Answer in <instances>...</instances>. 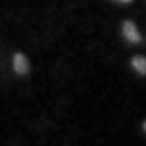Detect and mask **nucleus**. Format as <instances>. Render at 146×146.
Listing matches in <instances>:
<instances>
[{
    "instance_id": "obj_3",
    "label": "nucleus",
    "mask_w": 146,
    "mask_h": 146,
    "mask_svg": "<svg viewBox=\"0 0 146 146\" xmlns=\"http://www.w3.org/2000/svg\"><path fill=\"white\" fill-rule=\"evenodd\" d=\"M131 68L138 75L145 76L146 75V57H143V55H135V57L131 58Z\"/></svg>"
},
{
    "instance_id": "obj_2",
    "label": "nucleus",
    "mask_w": 146,
    "mask_h": 146,
    "mask_svg": "<svg viewBox=\"0 0 146 146\" xmlns=\"http://www.w3.org/2000/svg\"><path fill=\"white\" fill-rule=\"evenodd\" d=\"M13 72L18 76H26L28 73L31 72V63H29V60L25 54L16 52L13 55Z\"/></svg>"
},
{
    "instance_id": "obj_5",
    "label": "nucleus",
    "mask_w": 146,
    "mask_h": 146,
    "mask_svg": "<svg viewBox=\"0 0 146 146\" xmlns=\"http://www.w3.org/2000/svg\"><path fill=\"white\" fill-rule=\"evenodd\" d=\"M120 2H131V0H120Z\"/></svg>"
},
{
    "instance_id": "obj_1",
    "label": "nucleus",
    "mask_w": 146,
    "mask_h": 146,
    "mask_svg": "<svg viewBox=\"0 0 146 146\" xmlns=\"http://www.w3.org/2000/svg\"><path fill=\"white\" fill-rule=\"evenodd\" d=\"M122 36L130 44H140L141 42V34L133 21H123V25H122Z\"/></svg>"
},
{
    "instance_id": "obj_4",
    "label": "nucleus",
    "mask_w": 146,
    "mask_h": 146,
    "mask_svg": "<svg viewBox=\"0 0 146 146\" xmlns=\"http://www.w3.org/2000/svg\"><path fill=\"white\" fill-rule=\"evenodd\" d=\"M143 131H145V133H146V120H145V122H143Z\"/></svg>"
}]
</instances>
